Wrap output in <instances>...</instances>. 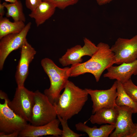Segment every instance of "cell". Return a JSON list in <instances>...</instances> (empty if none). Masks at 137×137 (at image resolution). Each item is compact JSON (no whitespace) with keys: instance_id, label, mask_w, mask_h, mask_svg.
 <instances>
[{"instance_id":"cell-24","label":"cell","mask_w":137,"mask_h":137,"mask_svg":"<svg viewBox=\"0 0 137 137\" xmlns=\"http://www.w3.org/2000/svg\"><path fill=\"white\" fill-rule=\"evenodd\" d=\"M43 0H25V4L27 8L31 11H33L39 5Z\"/></svg>"},{"instance_id":"cell-18","label":"cell","mask_w":137,"mask_h":137,"mask_svg":"<svg viewBox=\"0 0 137 137\" xmlns=\"http://www.w3.org/2000/svg\"><path fill=\"white\" fill-rule=\"evenodd\" d=\"M25 26L23 22H12L7 18L0 17V39L7 35L20 32Z\"/></svg>"},{"instance_id":"cell-7","label":"cell","mask_w":137,"mask_h":137,"mask_svg":"<svg viewBox=\"0 0 137 137\" xmlns=\"http://www.w3.org/2000/svg\"><path fill=\"white\" fill-rule=\"evenodd\" d=\"M31 25V23L29 22L20 32L10 33L0 39L1 70L3 69L6 59L10 53L14 50L21 48L27 40L26 37Z\"/></svg>"},{"instance_id":"cell-10","label":"cell","mask_w":137,"mask_h":137,"mask_svg":"<svg viewBox=\"0 0 137 137\" xmlns=\"http://www.w3.org/2000/svg\"><path fill=\"white\" fill-rule=\"evenodd\" d=\"M83 41V46L77 45L68 49L65 54L59 58V62L62 66H67L81 63L82 57H91L95 53L98 49L97 46L87 38H84Z\"/></svg>"},{"instance_id":"cell-11","label":"cell","mask_w":137,"mask_h":137,"mask_svg":"<svg viewBox=\"0 0 137 137\" xmlns=\"http://www.w3.org/2000/svg\"><path fill=\"white\" fill-rule=\"evenodd\" d=\"M117 81L116 80L110 88L107 90L85 89L90 96L93 102L92 114L102 108L115 107V100L117 95Z\"/></svg>"},{"instance_id":"cell-30","label":"cell","mask_w":137,"mask_h":137,"mask_svg":"<svg viewBox=\"0 0 137 137\" xmlns=\"http://www.w3.org/2000/svg\"><path fill=\"white\" fill-rule=\"evenodd\" d=\"M131 137H137V128L135 132L132 135Z\"/></svg>"},{"instance_id":"cell-2","label":"cell","mask_w":137,"mask_h":137,"mask_svg":"<svg viewBox=\"0 0 137 137\" xmlns=\"http://www.w3.org/2000/svg\"><path fill=\"white\" fill-rule=\"evenodd\" d=\"M64 89L53 105L57 116L67 121L81 111L88 100L89 94L85 89L69 80Z\"/></svg>"},{"instance_id":"cell-15","label":"cell","mask_w":137,"mask_h":137,"mask_svg":"<svg viewBox=\"0 0 137 137\" xmlns=\"http://www.w3.org/2000/svg\"><path fill=\"white\" fill-rule=\"evenodd\" d=\"M56 7L48 2L42 1L33 11L29 14L34 19L37 27L43 24L54 14Z\"/></svg>"},{"instance_id":"cell-4","label":"cell","mask_w":137,"mask_h":137,"mask_svg":"<svg viewBox=\"0 0 137 137\" xmlns=\"http://www.w3.org/2000/svg\"><path fill=\"white\" fill-rule=\"evenodd\" d=\"M34 92V103L29 122L34 126L46 124L56 118L54 105L47 96L38 90Z\"/></svg>"},{"instance_id":"cell-25","label":"cell","mask_w":137,"mask_h":137,"mask_svg":"<svg viewBox=\"0 0 137 137\" xmlns=\"http://www.w3.org/2000/svg\"><path fill=\"white\" fill-rule=\"evenodd\" d=\"M19 132H15L9 133L0 132V137H16L19 136Z\"/></svg>"},{"instance_id":"cell-29","label":"cell","mask_w":137,"mask_h":137,"mask_svg":"<svg viewBox=\"0 0 137 137\" xmlns=\"http://www.w3.org/2000/svg\"><path fill=\"white\" fill-rule=\"evenodd\" d=\"M6 2H10V3H14L16 2L18 0H4Z\"/></svg>"},{"instance_id":"cell-21","label":"cell","mask_w":137,"mask_h":137,"mask_svg":"<svg viewBox=\"0 0 137 137\" xmlns=\"http://www.w3.org/2000/svg\"><path fill=\"white\" fill-rule=\"evenodd\" d=\"M59 119L62 129L61 135L62 137H79L85 135L82 134H79L75 132L69 127L67 124V120H65L60 116H57Z\"/></svg>"},{"instance_id":"cell-6","label":"cell","mask_w":137,"mask_h":137,"mask_svg":"<svg viewBox=\"0 0 137 137\" xmlns=\"http://www.w3.org/2000/svg\"><path fill=\"white\" fill-rule=\"evenodd\" d=\"M110 48L114 53V64L134 61L137 59V34L129 39L118 38Z\"/></svg>"},{"instance_id":"cell-28","label":"cell","mask_w":137,"mask_h":137,"mask_svg":"<svg viewBox=\"0 0 137 137\" xmlns=\"http://www.w3.org/2000/svg\"><path fill=\"white\" fill-rule=\"evenodd\" d=\"M0 96L1 99H3L4 100L8 98L7 95L2 90H0Z\"/></svg>"},{"instance_id":"cell-9","label":"cell","mask_w":137,"mask_h":137,"mask_svg":"<svg viewBox=\"0 0 137 137\" xmlns=\"http://www.w3.org/2000/svg\"><path fill=\"white\" fill-rule=\"evenodd\" d=\"M118 114L115 124V130L110 135V137H131L137 128V124L132 119L133 113L131 109L126 106L116 105Z\"/></svg>"},{"instance_id":"cell-12","label":"cell","mask_w":137,"mask_h":137,"mask_svg":"<svg viewBox=\"0 0 137 137\" xmlns=\"http://www.w3.org/2000/svg\"><path fill=\"white\" fill-rule=\"evenodd\" d=\"M20 57L15 75L17 87H24L28 74L29 64L34 59L36 51L27 40L21 48Z\"/></svg>"},{"instance_id":"cell-13","label":"cell","mask_w":137,"mask_h":137,"mask_svg":"<svg viewBox=\"0 0 137 137\" xmlns=\"http://www.w3.org/2000/svg\"><path fill=\"white\" fill-rule=\"evenodd\" d=\"M60 122L58 118L41 126H34L27 124L19 133L20 137H38L46 135L61 136L62 130L59 128Z\"/></svg>"},{"instance_id":"cell-8","label":"cell","mask_w":137,"mask_h":137,"mask_svg":"<svg viewBox=\"0 0 137 137\" xmlns=\"http://www.w3.org/2000/svg\"><path fill=\"white\" fill-rule=\"evenodd\" d=\"M0 104V131L6 133L20 132L28 124L27 121L16 114L9 107V100Z\"/></svg>"},{"instance_id":"cell-5","label":"cell","mask_w":137,"mask_h":137,"mask_svg":"<svg viewBox=\"0 0 137 137\" xmlns=\"http://www.w3.org/2000/svg\"><path fill=\"white\" fill-rule=\"evenodd\" d=\"M34 103V92L24 87H17L13 99L9 100L8 105L16 114L29 122Z\"/></svg>"},{"instance_id":"cell-1","label":"cell","mask_w":137,"mask_h":137,"mask_svg":"<svg viewBox=\"0 0 137 137\" xmlns=\"http://www.w3.org/2000/svg\"><path fill=\"white\" fill-rule=\"evenodd\" d=\"M96 52L86 61L71 65L67 71L69 77H77L87 73L92 74L98 82L103 72L114 64V53L109 45L100 42Z\"/></svg>"},{"instance_id":"cell-27","label":"cell","mask_w":137,"mask_h":137,"mask_svg":"<svg viewBox=\"0 0 137 137\" xmlns=\"http://www.w3.org/2000/svg\"><path fill=\"white\" fill-rule=\"evenodd\" d=\"M113 0H96L97 4L99 5H102L109 3Z\"/></svg>"},{"instance_id":"cell-14","label":"cell","mask_w":137,"mask_h":137,"mask_svg":"<svg viewBox=\"0 0 137 137\" xmlns=\"http://www.w3.org/2000/svg\"><path fill=\"white\" fill-rule=\"evenodd\" d=\"M104 77L116 80L123 84L132 75H137V59L131 63H123L117 66L112 65L107 69Z\"/></svg>"},{"instance_id":"cell-22","label":"cell","mask_w":137,"mask_h":137,"mask_svg":"<svg viewBox=\"0 0 137 137\" xmlns=\"http://www.w3.org/2000/svg\"><path fill=\"white\" fill-rule=\"evenodd\" d=\"M123 84L127 94L134 100L137 101V86L133 83L131 79Z\"/></svg>"},{"instance_id":"cell-26","label":"cell","mask_w":137,"mask_h":137,"mask_svg":"<svg viewBox=\"0 0 137 137\" xmlns=\"http://www.w3.org/2000/svg\"><path fill=\"white\" fill-rule=\"evenodd\" d=\"M5 7L3 3H1L0 2V17H3L5 14L4 10Z\"/></svg>"},{"instance_id":"cell-17","label":"cell","mask_w":137,"mask_h":137,"mask_svg":"<svg viewBox=\"0 0 137 137\" xmlns=\"http://www.w3.org/2000/svg\"><path fill=\"white\" fill-rule=\"evenodd\" d=\"M118 112L117 109L114 108L101 109L92 114L90 120L93 124L99 125L109 124L115 125Z\"/></svg>"},{"instance_id":"cell-23","label":"cell","mask_w":137,"mask_h":137,"mask_svg":"<svg viewBox=\"0 0 137 137\" xmlns=\"http://www.w3.org/2000/svg\"><path fill=\"white\" fill-rule=\"evenodd\" d=\"M79 0H43L49 2L56 8L64 9L67 7L76 4Z\"/></svg>"},{"instance_id":"cell-16","label":"cell","mask_w":137,"mask_h":137,"mask_svg":"<svg viewBox=\"0 0 137 137\" xmlns=\"http://www.w3.org/2000/svg\"><path fill=\"white\" fill-rule=\"evenodd\" d=\"M76 130L86 133L89 137H108L115 128V125L106 124L99 128L89 127L85 123L79 122L75 125Z\"/></svg>"},{"instance_id":"cell-20","label":"cell","mask_w":137,"mask_h":137,"mask_svg":"<svg viewBox=\"0 0 137 137\" xmlns=\"http://www.w3.org/2000/svg\"><path fill=\"white\" fill-rule=\"evenodd\" d=\"M6 9V13L7 18L11 17L14 21H22L25 22L26 18L23 12L22 2L20 0L9 4L6 2L3 3Z\"/></svg>"},{"instance_id":"cell-3","label":"cell","mask_w":137,"mask_h":137,"mask_svg":"<svg viewBox=\"0 0 137 137\" xmlns=\"http://www.w3.org/2000/svg\"><path fill=\"white\" fill-rule=\"evenodd\" d=\"M41 64L49 78L50 83L49 88L44 90V94L53 105L57 102L61 91L68 80L69 77L67 73L70 67L60 68L48 58L42 59Z\"/></svg>"},{"instance_id":"cell-19","label":"cell","mask_w":137,"mask_h":137,"mask_svg":"<svg viewBox=\"0 0 137 137\" xmlns=\"http://www.w3.org/2000/svg\"><path fill=\"white\" fill-rule=\"evenodd\" d=\"M117 91V95L115 101L116 105L118 106L128 107L131 109L133 113H137V101L134 100L127 94L123 84L118 81Z\"/></svg>"}]
</instances>
